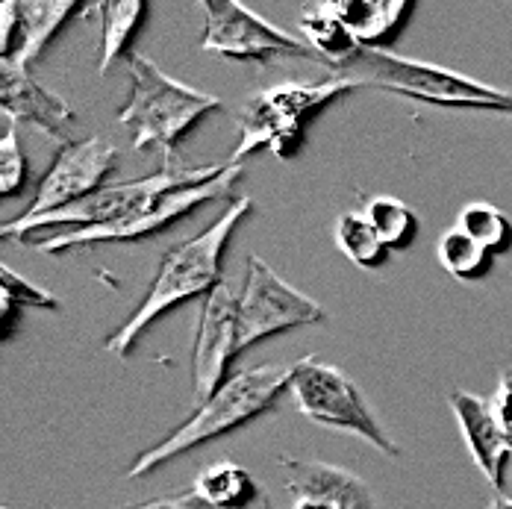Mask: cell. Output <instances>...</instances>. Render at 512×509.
Segmentation results:
<instances>
[{
	"instance_id": "1",
	"label": "cell",
	"mask_w": 512,
	"mask_h": 509,
	"mask_svg": "<svg viewBox=\"0 0 512 509\" xmlns=\"http://www.w3.org/2000/svg\"><path fill=\"white\" fill-rule=\"evenodd\" d=\"M251 206H254L251 198H239L236 204L227 206L206 230H201L192 239L177 242L168 254L162 256L148 295L139 301L136 312L118 330H112V336L103 342V348L115 357H130L139 336L154 324L159 315H165L180 301L198 298L204 292L209 295L212 289H218L221 286V259L227 251V242L233 239L236 227L245 221Z\"/></svg>"
},
{
	"instance_id": "2",
	"label": "cell",
	"mask_w": 512,
	"mask_h": 509,
	"mask_svg": "<svg viewBox=\"0 0 512 509\" xmlns=\"http://www.w3.org/2000/svg\"><path fill=\"white\" fill-rule=\"evenodd\" d=\"M289 380L292 365H254L230 374L171 436H165L154 448L136 457V462L127 468V480L145 477L159 465L204 445L209 439L245 427L248 421H254L277 404L280 392L289 389Z\"/></svg>"
},
{
	"instance_id": "3",
	"label": "cell",
	"mask_w": 512,
	"mask_h": 509,
	"mask_svg": "<svg viewBox=\"0 0 512 509\" xmlns=\"http://www.w3.org/2000/svg\"><path fill=\"white\" fill-rule=\"evenodd\" d=\"M339 74L357 80L362 89H380L389 95H401L412 101L433 103L445 109H474V112H498L512 118V92L486 86L460 71L421 62L398 53L362 48L359 56Z\"/></svg>"
},
{
	"instance_id": "4",
	"label": "cell",
	"mask_w": 512,
	"mask_h": 509,
	"mask_svg": "<svg viewBox=\"0 0 512 509\" xmlns=\"http://www.w3.org/2000/svg\"><path fill=\"white\" fill-rule=\"evenodd\" d=\"M230 165V162H227ZM227 165H201V168H189V165H165L162 171L148 174V177H136V180H124V183H112L101 186L95 195L77 201V204L65 206L59 212L24 221V218H12L3 224V239H45L53 233H65V230H89V227H106L115 221H124L130 215H136L139 209L156 204L159 198L186 189V186H198L209 183L215 177L224 174Z\"/></svg>"
},
{
	"instance_id": "5",
	"label": "cell",
	"mask_w": 512,
	"mask_h": 509,
	"mask_svg": "<svg viewBox=\"0 0 512 509\" xmlns=\"http://www.w3.org/2000/svg\"><path fill=\"white\" fill-rule=\"evenodd\" d=\"M354 89H362L357 80L336 74L321 83H277L254 92L239 112V142L230 153V165H239L256 151L292 159L304 145L309 118Z\"/></svg>"
},
{
	"instance_id": "6",
	"label": "cell",
	"mask_w": 512,
	"mask_h": 509,
	"mask_svg": "<svg viewBox=\"0 0 512 509\" xmlns=\"http://www.w3.org/2000/svg\"><path fill=\"white\" fill-rule=\"evenodd\" d=\"M215 109H221L215 95L168 77L154 59L142 53L130 59V98L118 109V121L130 130L136 151L159 148L171 153Z\"/></svg>"
},
{
	"instance_id": "7",
	"label": "cell",
	"mask_w": 512,
	"mask_h": 509,
	"mask_svg": "<svg viewBox=\"0 0 512 509\" xmlns=\"http://www.w3.org/2000/svg\"><path fill=\"white\" fill-rule=\"evenodd\" d=\"M289 392L295 395L298 409L307 418H312L315 424L330 427V430H342V433H354L389 459L401 457L398 445L386 436V430L371 415V409L362 401L359 389L342 368L318 357L298 359L292 365Z\"/></svg>"
},
{
	"instance_id": "8",
	"label": "cell",
	"mask_w": 512,
	"mask_h": 509,
	"mask_svg": "<svg viewBox=\"0 0 512 509\" xmlns=\"http://www.w3.org/2000/svg\"><path fill=\"white\" fill-rule=\"evenodd\" d=\"M327 315L318 301L292 289L280 274H274L259 256H248L242 289L236 295V327H239V348H251L256 342L295 330L321 324Z\"/></svg>"
},
{
	"instance_id": "9",
	"label": "cell",
	"mask_w": 512,
	"mask_h": 509,
	"mask_svg": "<svg viewBox=\"0 0 512 509\" xmlns=\"http://www.w3.org/2000/svg\"><path fill=\"white\" fill-rule=\"evenodd\" d=\"M242 168L239 165H227L221 177L198 183V186H186L177 189L165 198H159L156 204L139 209L136 215L106 224V227H89V230H65V233H53L45 239H36L33 248L42 254H65L71 248H92V245H112V242H133V239H148L159 230L171 227L177 218H183L186 212H192L195 206L215 201L221 195L230 192V186L239 180Z\"/></svg>"
},
{
	"instance_id": "10",
	"label": "cell",
	"mask_w": 512,
	"mask_h": 509,
	"mask_svg": "<svg viewBox=\"0 0 512 509\" xmlns=\"http://www.w3.org/2000/svg\"><path fill=\"white\" fill-rule=\"evenodd\" d=\"M204 36L201 48L227 59H256L271 62L283 56H315L307 42L286 30H277L242 3L233 0H204Z\"/></svg>"
},
{
	"instance_id": "11",
	"label": "cell",
	"mask_w": 512,
	"mask_h": 509,
	"mask_svg": "<svg viewBox=\"0 0 512 509\" xmlns=\"http://www.w3.org/2000/svg\"><path fill=\"white\" fill-rule=\"evenodd\" d=\"M115 162H118V148L106 136L65 142L48 168V174L39 180L33 204L27 206L18 218L33 221V218L51 215V212H59L65 206L95 195L103 186L106 174L115 168Z\"/></svg>"
},
{
	"instance_id": "12",
	"label": "cell",
	"mask_w": 512,
	"mask_h": 509,
	"mask_svg": "<svg viewBox=\"0 0 512 509\" xmlns=\"http://www.w3.org/2000/svg\"><path fill=\"white\" fill-rule=\"evenodd\" d=\"M239 327H236V295L221 283L206 295L195 333V354H192V383L195 401L206 398L227 380V368L239 354Z\"/></svg>"
},
{
	"instance_id": "13",
	"label": "cell",
	"mask_w": 512,
	"mask_h": 509,
	"mask_svg": "<svg viewBox=\"0 0 512 509\" xmlns=\"http://www.w3.org/2000/svg\"><path fill=\"white\" fill-rule=\"evenodd\" d=\"M286 486L295 495L292 509H374L371 489L354 471L327 462L283 459Z\"/></svg>"
},
{
	"instance_id": "14",
	"label": "cell",
	"mask_w": 512,
	"mask_h": 509,
	"mask_svg": "<svg viewBox=\"0 0 512 509\" xmlns=\"http://www.w3.org/2000/svg\"><path fill=\"white\" fill-rule=\"evenodd\" d=\"M451 409L457 415V424H460L471 459L477 462V468L483 471L489 486L495 492H501L507 483V462H510L512 451L495 412H492V404L474 392L457 389V392H451Z\"/></svg>"
},
{
	"instance_id": "15",
	"label": "cell",
	"mask_w": 512,
	"mask_h": 509,
	"mask_svg": "<svg viewBox=\"0 0 512 509\" xmlns=\"http://www.w3.org/2000/svg\"><path fill=\"white\" fill-rule=\"evenodd\" d=\"M0 106L9 115V121H27L39 130L62 136L74 124V109L45 89L30 68H21L15 59L0 62Z\"/></svg>"
},
{
	"instance_id": "16",
	"label": "cell",
	"mask_w": 512,
	"mask_h": 509,
	"mask_svg": "<svg viewBox=\"0 0 512 509\" xmlns=\"http://www.w3.org/2000/svg\"><path fill=\"white\" fill-rule=\"evenodd\" d=\"M186 498L198 509H271L251 471L227 459L206 465Z\"/></svg>"
},
{
	"instance_id": "17",
	"label": "cell",
	"mask_w": 512,
	"mask_h": 509,
	"mask_svg": "<svg viewBox=\"0 0 512 509\" xmlns=\"http://www.w3.org/2000/svg\"><path fill=\"white\" fill-rule=\"evenodd\" d=\"M74 12H77L74 0H24V3H18V33H15V48H12L9 59H15L21 68H30Z\"/></svg>"
},
{
	"instance_id": "18",
	"label": "cell",
	"mask_w": 512,
	"mask_h": 509,
	"mask_svg": "<svg viewBox=\"0 0 512 509\" xmlns=\"http://www.w3.org/2000/svg\"><path fill=\"white\" fill-rule=\"evenodd\" d=\"M307 45L318 53L321 59H327L336 71L348 68L362 51L351 27L345 24L342 12L336 9V3H318V6H307L298 18Z\"/></svg>"
},
{
	"instance_id": "19",
	"label": "cell",
	"mask_w": 512,
	"mask_h": 509,
	"mask_svg": "<svg viewBox=\"0 0 512 509\" xmlns=\"http://www.w3.org/2000/svg\"><path fill=\"white\" fill-rule=\"evenodd\" d=\"M345 24L351 27L354 39L362 48L383 51L386 42L395 39V33L404 27L412 3H389V0H354V3H336Z\"/></svg>"
},
{
	"instance_id": "20",
	"label": "cell",
	"mask_w": 512,
	"mask_h": 509,
	"mask_svg": "<svg viewBox=\"0 0 512 509\" xmlns=\"http://www.w3.org/2000/svg\"><path fill=\"white\" fill-rule=\"evenodd\" d=\"M148 6L139 3V0H106L98 6V15H101L103 36H101V56H98V68L101 74H106L115 59L130 48L136 30L142 27V18H145Z\"/></svg>"
},
{
	"instance_id": "21",
	"label": "cell",
	"mask_w": 512,
	"mask_h": 509,
	"mask_svg": "<svg viewBox=\"0 0 512 509\" xmlns=\"http://www.w3.org/2000/svg\"><path fill=\"white\" fill-rule=\"evenodd\" d=\"M362 215L368 218V224L374 227V233L380 236V242L389 251L410 248L412 239L418 236L415 212L404 201H398V198H389V195L371 198Z\"/></svg>"
},
{
	"instance_id": "22",
	"label": "cell",
	"mask_w": 512,
	"mask_h": 509,
	"mask_svg": "<svg viewBox=\"0 0 512 509\" xmlns=\"http://www.w3.org/2000/svg\"><path fill=\"white\" fill-rule=\"evenodd\" d=\"M492 256L480 242H474L468 233H462L460 227H451L445 230V236L439 239V262L442 268L457 277V280H480L489 274L492 268Z\"/></svg>"
},
{
	"instance_id": "23",
	"label": "cell",
	"mask_w": 512,
	"mask_h": 509,
	"mask_svg": "<svg viewBox=\"0 0 512 509\" xmlns=\"http://www.w3.org/2000/svg\"><path fill=\"white\" fill-rule=\"evenodd\" d=\"M336 245L359 268H380L389 259V248L380 242L368 218L359 212H345L336 221Z\"/></svg>"
},
{
	"instance_id": "24",
	"label": "cell",
	"mask_w": 512,
	"mask_h": 509,
	"mask_svg": "<svg viewBox=\"0 0 512 509\" xmlns=\"http://www.w3.org/2000/svg\"><path fill=\"white\" fill-rule=\"evenodd\" d=\"M457 227L468 233L474 242H480L489 254H504L512 245V224L510 218L492 204H468L462 206Z\"/></svg>"
},
{
	"instance_id": "25",
	"label": "cell",
	"mask_w": 512,
	"mask_h": 509,
	"mask_svg": "<svg viewBox=\"0 0 512 509\" xmlns=\"http://www.w3.org/2000/svg\"><path fill=\"white\" fill-rule=\"evenodd\" d=\"M0 289H3V327L9 333L12 327V312L21 306H36V309H56V298L51 292L33 286L30 280L18 277L9 265H3L0 271Z\"/></svg>"
},
{
	"instance_id": "26",
	"label": "cell",
	"mask_w": 512,
	"mask_h": 509,
	"mask_svg": "<svg viewBox=\"0 0 512 509\" xmlns=\"http://www.w3.org/2000/svg\"><path fill=\"white\" fill-rule=\"evenodd\" d=\"M27 177V159L18 145V133H15V121L6 124L3 142H0V192L6 198L21 192V183Z\"/></svg>"
},
{
	"instance_id": "27",
	"label": "cell",
	"mask_w": 512,
	"mask_h": 509,
	"mask_svg": "<svg viewBox=\"0 0 512 509\" xmlns=\"http://www.w3.org/2000/svg\"><path fill=\"white\" fill-rule=\"evenodd\" d=\"M492 412L510 442L512 451V368H504L501 377H498V389H495V398H492Z\"/></svg>"
},
{
	"instance_id": "28",
	"label": "cell",
	"mask_w": 512,
	"mask_h": 509,
	"mask_svg": "<svg viewBox=\"0 0 512 509\" xmlns=\"http://www.w3.org/2000/svg\"><path fill=\"white\" fill-rule=\"evenodd\" d=\"M15 33H18V3L15 0H6L0 6V51H3V59L12 56Z\"/></svg>"
},
{
	"instance_id": "29",
	"label": "cell",
	"mask_w": 512,
	"mask_h": 509,
	"mask_svg": "<svg viewBox=\"0 0 512 509\" xmlns=\"http://www.w3.org/2000/svg\"><path fill=\"white\" fill-rule=\"evenodd\" d=\"M124 509H198L189 498H162V501H148V504H133Z\"/></svg>"
},
{
	"instance_id": "30",
	"label": "cell",
	"mask_w": 512,
	"mask_h": 509,
	"mask_svg": "<svg viewBox=\"0 0 512 509\" xmlns=\"http://www.w3.org/2000/svg\"><path fill=\"white\" fill-rule=\"evenodd\" d=\"M486 509H512V501L510 498H495V501H492Z\"/></svg>"
}]
</instances>
